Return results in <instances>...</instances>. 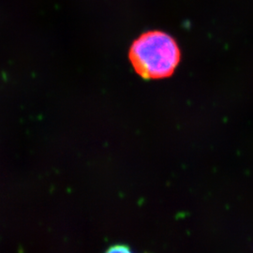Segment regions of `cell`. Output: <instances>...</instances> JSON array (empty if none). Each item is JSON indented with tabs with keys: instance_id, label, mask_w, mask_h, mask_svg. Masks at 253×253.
<instances>
[{
	"instance_id": "cell-1",
	"label": "cell",
	"mask_w": 253,
	"mask_h": 253,
	"mask_svg": "<svg viewBox=\"0 0 253 253\" xmlns=\"http://www.w3.org/2000/svg\"><path fill=\"white\" fill-rule=\"evenodd\" d=\"M129 58L135 72L145 79H162L173 74L180 60L176 41L162 31H149L134 42Z\"/></svg>"
},
{
	"instance_id": "cell-2",
	"label": "cell",
	"mask_w": 253,
	"mask_h": 253,
	"mask_svg": "<svg viewBox=\"0 0 253 253\" xmlns=\"http://www.w3.org/2000/svg\"><path fill=\"white\" fill-rule=\"evenodd\" d=\"M105 253H134L128 246L116 245L111 247Z\"/></svg>"
}]
</instances>
